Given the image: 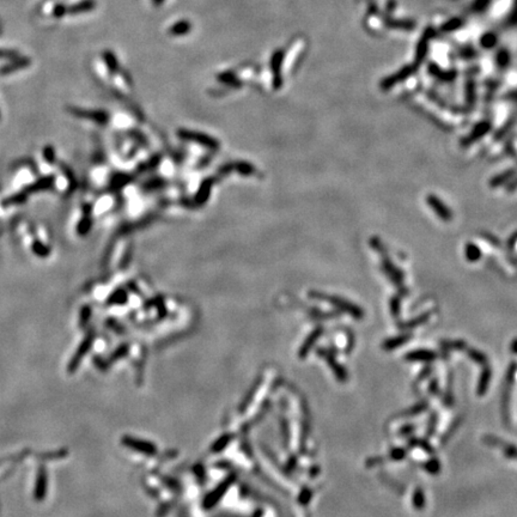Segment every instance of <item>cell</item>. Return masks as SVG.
<instances>
[{
    "label": "cell",
    "instance_id": "6da1fadb",
    "mask_svg": "<svg viewBox=\"0 0 517 517\" xmlns=\"http://www.w3.org/2000/svg\"><path fill=\"white\" fill-rule=\"evenodd\" d=\"M192 28H193V24L189 22V20L181 19L179 20V22L174 23V24H172V27L168 29V34H169L170 36H175V37L185 36V35H187L188 32H190Z\"/></svg>",
    "mask_w": 517,
    "mask_h": 517
},
{
    "label": "cell",
    "instance_id": "7a4b0ae2",
    "mask_svg": "<svg viewBox=\"0 0 517 517\" xmlns=\"http://www.w3.org/2000/svg\"><path fill=\"white\" fill-rule=\"evenodd\" d=\"M53 181H54V177H53V176L43 177V179L36 181V182H35L34 185H31V186H29V187L25 188V189L23 190V192L27 193V194H29V193H35V192H39V190L48 189V188H49L50 186L53 185Z\"/></svg>",
    "mask_w": 517,
    "mask_h": 517
},
{
    "label": "cell",
    "instance_id": "3957f363",
    "mask_svg": "<svg viewBox=\"0 0 517 517\" xmlns=\"http://www.w3.org/2000/svg\"><path fill=\"white\" fill-rule=\"evenodd\" d=\"M96 6V2L94 0H84V1L79 2V4L73 5L72 7L67 9L68 14H80V12H88L91 11L94 7Z\"/></svg>",
    "mask_w": 517,
    "mask_h": 517
},
{
    "label": "cell",
    "instance_id": "277c9868",
    "mask_svg": "<svg viewBox=\"0 0 517 517\" xmlns=\"http://www.w3.org/2000/svg\"><path fill=\"white\" fill-rule=\"evenodd\" d=\"M282 58H284V53H282V50H276V52L273 53V55H272V59H271L272 70H273L274 76H276V79H278V80H280V77H279L280 63H282Z\"/></svg>",
    "mask_w": 517,
    "mask_h": 517
},
{
    "label": "cell",
    "instance_id": "5b68a950",
    "mask_svg": "<svg viewBox=\"0 0 517 517\" xmlns=\"http://www.w3.org/2000/svg\"><path fill=\"white\" fill-rule=\"evenodd\" d=\"M103 58H104V61L107 63V65H108V68L110 71H118L119 70V63L118 60H116V57L113 54V53L110 52V50H107V52L103 53Z\"/></svg>",
    "mask_w": 517,
    "mask_h": 517
},
{
    "label": "cell",
    "instance_id": "8992f818",
    "mask_svg": "<svg viewBox=\"0 0 517 517\" xmlns=\"http://www.w3.org/2000/svg\"><path fill=\"white\" fill-rule=\"evenodd\" d=\"M27 197H28L27 193H24V192L17 193V194L12 195V197L7 198L6 200H4L2 205L11 206V205H18V204H23V203H25V200H27Z\"/></svg>",
    "mask_w": 517,
    "mask_h": 517
},
{
    "label": "cell",
    "instance_id": "52a82bcc",
    "mask_svg": "<svg viewBox=\"0 0 517 517\" xmlns=\"http://www.w3.org/2000/svg\"><path fill=\"white\" fill-rule=\"evenodd\" d=\"M32 251H34V253L39 256H47L48 254H49V249H48L47 247L43 246V244L39 241H36L34 243V246H32Z\"/></svg>",
    "mask_w": 517,
    "mask_h": 517
},
{
    "label": "cell",
    "instance_id": "ba28073f",
    "mask_svg": "<svg viewBox=\"0 0 517 517\" xmlns=\"http://www.w3.org/2000/svg\"><path fill=\"white\" fill-rule=\"evenodd\" d=\"M43 157H45V159L47 160L48 163H52L53 160H54V151H53V149L50 146H47L45 149V151H43Z\"/></svg>",
    "mask_w": 517,
    "mask_h": 517
},
{
    "label": "cell",
    "instance_id": "9c48e42d",
    "mask_svg": "<svg viewBox=\"0 0 517 517\" xmlns=\"http://www.w3.org/2000/svg\"><path fill=\"white\" fill-rule=\"evenodd\" d=\"M164 1H165V0H151L152 5H154V6H156V7L160 6V5H162Z\"/></svg>",
    "mask_w": 517,
    "mask_h": 517
}]
</instances>
